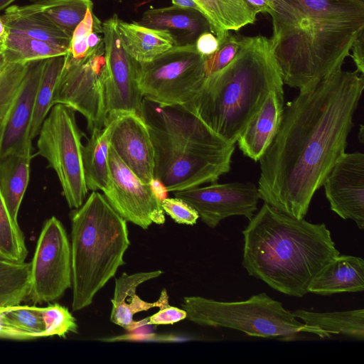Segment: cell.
<instances>
[{
  "label": "cell",
  "instance_id": "5b68a950",
  "mask_svg": "<svg viewBox=\"0 0 364 364\" xmlns=\"http://www.w3.org/2000/svg\"><path fill=\"white\" fill-rule=\"evenodd\" d=\"M142 118L154 149V179L166 192L215 183L230 170V144L181 106L144 98Z\"/></svg>",
  "mask_w": 364,
  "mask_h": 364
},
{
  "label": "cell",
  "instance_id": "8992f818",
  "mask_svg": "<svg viewBox=\"0 0 364 364\" xmlns=\"http://www.w3.org/2000/svg\"><path fill=\"white\" fill-rule=\"evenodd\" d=\"M70 220L72 309L79 311L124 264L130 241L127 221L97 191L72 210Z\"/></svg>",
  "mask_w": 364,
  "mask_h": 364
},
{
  "label": "cell",
  "instance_id": "bcb514c9",
  "mask_svg": "<svg viewBox=\"0 0 364 364\" xmlns=\"http://www.w3.org/2000/svg\"><path fill=\"white\" fill-rule=\"evenodd\" d=\"M31 1H33L35 3V2H41V1H48V0H31Z\"/></svg>",
  "mask_w": 364,
  "mask_h": 364
},
{
  "label": "cell",
  "instance_id": "ffe728a7",
  "mask_svg": "<svg viewBox=\"0 0 364 364\" xmlns=\"http://www.w3.org/2000/svg\"><path fill=\"white\" fill-rule=\"evenodd\" d=\"M364 290V260L353 255H338L311 281L308 292L322 296Z\"/></svg>",
  "mask_w": 364,
  "mask_h": 364
},
{
  "label": "cell",
  "instance_id": "2e32d148",
  "mask_svg": "<svg viewBox=\"0 0 364 364\" xmlns=\"http://www.w3.org/2000/svg\"><path fill=\"white\" fill-rule=\"evenodd\" d=\"M43 62H28L18 91L0 124V159L11 154L31 153L30 129Z\"/></svg>",
  "mask_w": 364,
  "mask_h": 364
},
{
  "label": "cell",
  "instance_id": "836d02e7",
  "mask_svg": "<svg viewBox=\"0 0 364 364\" xmlns=\"http://www.w3.org/2000/svg\"><path fill=\"white\" fill-rule=\"evenodd\" d=\"M28 65V62H11L0 50V124L18 91Z\"/></svg>",
  "mask_w": 364,
  "mask_h": 364
},
{
  "label": "cell",
  "instance_id": "484cf974",
  "mask_svg": "<svg viewBox=\"0 0 364 364\" xmlns=\"http://www.w3.org/2000/svg\"><path fill=\"white\" fill-rule=\"evenodd\" d=\"M10 33L50 42L67 49L71 37L42 16L28 11L23 6H10L1 15Z\"/></svg>",
  "mask_w": 364,
  "mask_h": 364
},
{
  "label": "cell",
  "instance_id": "603a6c76",
  "mask_svg": "<svg viewBox=\"0 0 364 364\" xmlns=\"http://www.w3.org/2000/svg\"><path fill=\"white\" fill-rule=\"evenodd\" d=\"M207 19L220 43L230 31L255 23L257 13L245 0H192Z\"/></svg>",
  "mask_w": 364,
  "mask_h": 364
},
{
  "label": "cell",
  "instance_id": "f35d334b",
  "mask_svg": "<svg viewBox=\"0 0 364 364\" xmlns=\"http://www.w3.org/2000/svg\"><path fill=\"white\" fill-rule=\"evenodd\" d=\"M186 317L187 314L184 309L169 305L160 309L158 312L148 318L146 323L149 325L173 324L184 320Z\"/></svg>",
  "mask_w": 364,
  "mask_h": 364
},
{
  "label": "cell",
  "instance_id": "60d3db41",
  "mask_svg": "<svg viewBox=\"0 0 364 364\" xmlns=\"http://www.w3.org/2000/svg\"><path fill=\"white\" fill-rule=\"evenodd\" d=\"M350 50V56L356 66V70L360 73H364V33L361 34L353 43Z\"/></svg>",
  "mask_w": 364,
  "mask_h": 364
},
{
  "label": "cell",
  "instance_id": "ab89813d",
  "mask_svg": "<svg viewBox=\"0 0 364 364\" xmlns=\"http://www.w3.org/2000/svg\"><path fill=\"white\" fill-rule=\"evenodd\" d=\"M195 45L197 51L203 57H208L215 53L220 47V42L211 31L202 33L196 38Z\"/></svg>",
  "mask_w": 364,
  "mask_h": 364
},
{
  "label": "cell",
  "instance_id": "4316f807",
  "mask_svg": "<svg viewBox=\"0 0 364 364\" xmlns=\"http://www.w3.org/2000/svg\"><path fill=\"white\" fill-rule=\"evenodd\" d=\"M42 307L14 304L0 306V338L27 341L45 336Z\"/></svg>",
  "mask_w": 364,
  "mask_h": 364
},
{
  "label": "cell",
  "instance_id": "7dc6e473",
  "mask_svg": "<svg viewBox=\"0 0 364 364\" xmlns=\"http://www.w3.org/2000/svg\"><path fill=\"white\" fill-rule=\"evenodd\" d=\"M1 50V46H0V50Z\"/></svg>",
  "mask_w": 364,
  "mask_h": 364
},
{
  "label": "cell",
  "instance_id": "d6986e66",
  "mask_svg": "<svg viewBox=\"0 0 364 364\" xmlns=\"http://www.w3.org/2000/svg\"><path fill=\"white\" fill-rule=\"evenodd\" d=\"M161 270L137 272L127 274L126 272L115 279L113 297L111 299L112 310L110 321L127 330L138 327L133 321L134 316L139 312L152 308L159 309L169 306L168 296L166 289L161 292L159 298L154 302L142 300L136 293V288L142 283L157 278L162 274Z\"/></svg>",
  "mask_w": 364,
  "mask_h": 364
},
{
  "label": "cell",
  "instance_id": "7402d4cb",
  "mask_svg": "<svg viewBox=\"0 0 364 364\" xmlns=\"http://www.w3.org/2000/svg\"><path fill=\"white\" fill-rule=\"evenodd\" d=\"M138 23L153 28L180 31L186 43H195L202 33L210 31L205 16L198 10L176 5L151 8L145 11Z\"/></svg>",
  "mask_w": 364,
  "mask_h": 364
},
{
  "label": "cell",
  "instance_id": "5bb4252c",
  "mask_svg": "<svg viewBox=\"0 0 364 364\" xmlns=\"http://www.w3.org/2000/svg\"><path fill=\"white\" fill-rule=\"evenodd\" d=\"M173 194L191 205L210 228L230 216L241 215L250 220L257 210L259 199L258 188L252 182L213 183Z\"/></svg>",
  "mask_w": 364,
  "mask_h": 364
},
{
  "label": "cell",
  "instance_id": "1f68e13d",
  "mask_svg": "<svg viewBox=\"0 0 364 364\" xmlns=\"http://www.w3.org/2000/svg\"><path fill=\"white\" fill-rule=\"evenodd\" d=\"M31 283V262L0 259V306L26 301Z\"/></svg>",
  "mask_w": 364,
  "mask_h": 364
},
{
  "label": "cell",
  "instance_id": "7bdbcfd3",
  "mask_svg": "<svg viewBox=\"0 0 364 364\" xmlns=\"http://www.w3.org/2000/svg\"><path fill=\"white\" fill-rule=\"evenodd\" d=\"M171 1L173 5L183 6V7L192 8V9L199 11L198 7L196 6V4L192 0H171Z\"/></svg>",
  "mask_w": 364,
  "mask_h": 364
},
{
  "label": "cell",
  "instance_id": "9c48e42d",
  "mask_svg": "<svg viewBox=\"0 0 364 364\" xmlns=\"http://www.w3.org/2000/svg\"><path fill=\"white\" fill-rule=\"evenodd\" d=\"M205 78L204 57L195 43L177 45L147 63L136 62L143 97L162 105L186 107Z\"/></svg>",
  "mask_w": 364,
  "mask_h": 364
},
{
  "label": "cell",
  "instance_id": "277c9868",
  "mask_svg": "<svg viewBox=\"0 0 364 364\" xmlns=\"http://www.w3.org/2000/svg\"><path fill=\"white\" fill-rule=\"evenodd\" d=\"M283 85L270 38L241 36L233 59L207 77L184 108L228 143L235 144L269 92L284 90Z\"/></svg>",
  "mask_w": 364,
  "mask_h": 364
},
{
  "label": "cell",
  "instance_id": "3957f363",
  "mask_svg": "<svg viewBox=\"0 0 364 364\" xmlns=\"http://www.w3.org/2000/svg\"><path fill=\"white\" fill-rule=\"evenodd\" d=\"M242 233L248 274L291 296L306 294L316 274L340 255L324 223L293 218L266 203Z\"/></svg>",
  "mask_w": 364,
  "mask_h": 364
},
{
  "label": "cell",
  "instance_id": "cb8c5ba5",
  "mask_svg": "<svg viewBox=\"0 0 364 364\" xmlns=\"http://www.w3.org/2000/svg\"><path fill=\"white\" fill-rule=\"evenodd\" d=\"M112 117L108 115L102 129L91 132L90 138L82 146V163L88 190L103 191L109 183L108 153L112 129Z\"/></svg>",
  "mask_w": 364,
  "mask_h": 364
},
{
  "label": "cell",
  "instance_id": "9a60e30c",
  "mask_svg": "<svg viewBox=\"0 0 364 364\" xmlns=\"http://www.w3.org/2000/svg\"><path fill=\"white\" fill-rule=\"evenodd\" d=\"M330 208L344 220L364 228V154H345L335 163L323 183Z\"/></svg>",
  "mask_w": 364,
  "mask_h": 364
},
{
  "label": "cell",
  "instance_id": "8fae6325",
  "mask_svg": "<svg viewBox=\"0 0 364 364\" xmlns=\"http://www.w3.org/2000/svg\"><path fill=\"white\" fill-rule=\"evenodd\" d=\"M71 287L70 242L63 223L52 216L43 225L31 261L26 300L35 305L55 301Z\"/></svg>",
  "mask_w": 364,
  "mask_h": 364
},
{
  "label": "cell",
  "instance_id": "f1b7e54d",
  "mask_svg": "<svg viewBox=\"0 0 364 364\" xmlns=\"http://www.w3.org/2000/svg\"><path fill=\"white\" fill-rule=\"evenodd\" d=\"M65 58V55L44 60L31 124V141L37 137L43 121L53 106L54 93L64 66Z\"/></svg>",
  "mask_w": 364,
  "mask_h": 364
},
{
  "label": "cell",
  "instance_id": "83f0119b",
  "mask_svg": "<svg viewBox=\"0 0 364 364\" xmlns=\"http://www.w3.org/2000/svg\"><path fill=\"white\" fill-rule=\"evenodd\" d=\"M292 314L306 325L318 328L331 337L335 334L360 341L364 340L363 309L331 312H314L299 309Z\"/></svg>",
  "mask_w": 364,
  "mask_h": 364
},
{
  "label": "cell",
  "instance_id": "ee69618b",
  "mask_svg": "<svg viewBox=\"0 0 364 364\" xmlns=\"http://www.w3.org/2000/svg\"><path fill=\"white\" fill-rule=\"evenodd\" d=\"M7 33V28L6 27L5 23L0 16V39L3 38Z\"/></svg>",
  "mask_w": 364,
  "mask_h": 364
},
{
  "label": "cell",
  "instance_id": "f6af8a7d",
  "mask_svg": "<svg viewBox=\"0 0 364 364\" xmlns=\"http://www.w3.org/2000/svg\"><path fill=\"white\" fill-rule=\"evenodd\" d=\"M16 0H0V11L5 9Z\"/></svg>",
  "mask_w": 364,
  "mask_h": 364
},
{
  "label": "cell",
  "instance_id": "b9f144b4",
  "mask_svg": "<svg viewBox=\"0 0 364 364\" xmlns=\"http://www.w3.org/2000/svg\"><path fill=\"white\" fill-rule=\"evenodd\" d=\"M257 13H268L269 6L267 0H245Z\"/></svg>",
  "mask_w": 364,
  "mask_h": 364
},
{
  "label": "cell",
  "instance_id": "30bf717a",
  "mask_svg": "<svg viewBox=\"0 0 364 364\" xmlns=\"http://www.w3.org/2000/svg\"><path fill=\"white\" fill-rule=\"evenodd\" d=\"M105 64L104 42L80 60H74L67 53L54 93L53 105L62 104L80 112L86 119L90 132L103 128L107 118Z\"/></svg>",
  "mask_w": 364,
  "mask_h": 364
},
{
  "label": "cell",
  "instance_id": "6da1fadb",
  "mask_svg": "<svg viewBox=\"0 0 364 364\" xmlns=\"http://www.w3.org/2000/svg\"><path fill=\"white\" fill-rule=\"evenodd\" d=\"M364 89L357 70L340 69L284 107L279 128L259 159V199L297 219L345 154Z\"/></svg>",
  "mask_w": 364,
  "mask_h": 364
},
{
  "label": "cell",
  "instance_id": "4dcf8cb0",
  "mask_svg": "<svg viewBox=\"0 0 364 364\" xmlns=\"http://www.w3.org/2000/svg\"><path fill=\"white\" fill-rule=\"evenodd\" d=\"M1 49L11 62L28 63L65 55L68 49L42 40L10 33L0 39Z\"/></svg>",
  "mask_w": 364,
  "mask_h": 364
},
{
  "label": "cell",
  "instance_id": "ba28073f",
  "mask_svg": "<svg viewBox=\"0 0 364 364\" xmlns=\"http://www.w3.org/2000/svg\"><path fill=\"white\" fill-rule=\"evenodd\" d=\"M82 135L75 111L55 104L37 136V154L46 159L48 166L56 173L62 193L71 209L82 205L89 191L83 169Z\"/></svg>",
  "mask_w": 364,
  "mask_h": 364
},
{
  "label": "cell",
  "instance_id": "4fadbf2b",
  "mask_svg": "<svg viewBox=\"0 0 364 364\" xmlns=\"http://www.w3.org/2000/svg\"><path fill=\"white\" fill-rule=\"evenodd\" d=\"M114 14L102 23L105 64L104 91L107 116L134 112L142 117L144 97L138 87L136 62L125 50Z\"/></svg>",
  "mask_w": 364,
  "mask_h": 364
},
{
  "label": "cell",
  "instance_id": "8d00e7d4",
  "mask_svg": "<svg viewBox=\"0 0 364 364\" xmlns=\"http://www.w3.org/2000/svg\"><path fill=\"white\" fill-rule=\"evenodd\" d=\"M241 36L228 32L225 39L220 43L218 50L213 55L204 57V70L206 77L225 67L236 55Z\"/></svg>",
  "mask_w": 364,
  "mask_h": 364
},
{
  "label": "cell",
  "instance_id": "f546056e",
  "mask_svg": "<svg viewBox=\"0 0 364 364\" xmlns=\"http://www.w3.org/2000/svg\"><path fill=\"white\" fill-rule=\"evenodd\" d=\"M26 9L50 21L69 36L84 18L91 0H48L23 6Z\"/></svg>",
  "mask_w": 364,
  "mask_h": 364
},
{
  "label": "cell",
  "instance_id": "7c38bea8",
  "mask_svg": "<svg viewBox=\"0 0 364 364\" xmlns=\"http://www.w3.org/2000/svg\"><path fill=\"white\" fill-rule=\"evenodd\" d=\"M109 183L102 191L113 209L127 222L144 230L152 223L163 225L165 213L161 198L151 184L144 183L110 146Z\"/></svg>",
  "mask_w": 364,
  "mask_h": 364
},
{
  "label": "cell",
  "instance_id": "ac0fdd59",
  "mask_svg": "<svg viewBox=\"0 0 364 364\" xmlns=\"http://www.w3.org/2000/svg\"><path fill=\"white\" fill-rule=\"evenodd\" d=\"M284 90H273L239 135L236 142L242 154L258 161L272 142L281 122Z\"/></svg>",
  "mask_w": 364,
  "mask_h": 364
},
{
  "label": "cell",
  "instance_id": "7a4b0ae2",
  "mask_svg": "<svg viewBox=\"0 0 364 364\" xmlns=\"http://www.w3.org/2000/svg\"><path fill=\"white\" fill-rule=\"evenodd\" d=\"M283 83L303 92L341 69L364 31V0H267Z\"/></svg>",
  "mask_w": 364,
  "mask_h": 364
},
{
  "label": "cell",
  "instance_id": "e0dca14e",
  "mask_svg": "<svg viewBox=\"0 0 364 364\" xmlns=\"http://www.w3.org/2000/svg\"><path fill=\"white\" fill-rule=\"evenodd\" d=\"M112 117L110 146L123 162L145 183L154 179V149L148 126L134 112Z\"/></svg>",
  "mask_w": 364,
  "mask_h": 364
},
{
  "label": "cell",
  "instance_id": "44dd1931",
  "mask_svg": "<svg viewBox=\"0 0 364 364\" xmlns=\"http://www.w3.org/2000/svg\"><path fill=\"white\" fill-rule=\"evenodd\" d=\"M119 34L129 55L137 63H147L178 45L168 30L149 28L137 22L119 19Z\"/></svg>",
  "mask_w": 364,
  "mask_h": 364
},
{
  "label": "cell",
  "instance_id": "e575fe53",
  "mask_svg": "<svg viewBox=\"0 0 364 364\" xmlns=\"http://www.w3.org/2000/svg\"><path fill=\"white\" fill-rule=\"evenodd\" d=\"M42 314L46 337H65L70 333L77 332L76 319L67 307L58 303L50 304L42 307Z\"/></svg>",
  "mask_w": 364,
  "mask_h": 364
},
{
  "label": "cell",
  "instance_id": "52a82bcc",
  "mask_svg": "<svg viewBox=\"0 0 364 364\" xmlns=\"http://www.w3.org/2000/svg\"><path fill=\"white\" fill-rule=\"evenodd\" d=\"M181 306L187 314L186 318L196 324L237 330L250 336L283 341L296 340L303 334L331 338L318 328L299 321L282 302L266 293L240 301L185 296Z\"/></svg>",
  "mask_w": 364,
  "mask_h": 364
},
{
  "label": "cell",
  "instance_id": "d590c367",
  "mask_svg": "<svg viewBox=\"0 0 364 364\" xmlns=\"http://www.w3.org/2000/svg\"><path fill=\"white\" fill-rule=\"evenodd\" d=\"M92 32L102 34L103 28L100 20L93 12V8H89L71 36L70 48L67 53L73 59L80 60L87 55L89 52L87 38Z\"/></svg>",
  "mask_w": 364,
  "mask_h": 364
},
{
  "label": "cell",
  "instance_id": "d6a6232c",
  "mask_svg": "<svg viewBox=\"0 0 364 364\" xmlns=\"http://www.w3.org/2000/svg\"><path fill=\"white\" fill-rule=\"evenodd\" d=\"M28 253L24 234L11 218L0 191V259L22 263Z\"/></svg>",
  "mask_w": 364,
  "mask_h": 364
},
{
  "label": "cell",
  "instance_id": "d4e9b609",
  "mask_svg": "<svg viewBox=\"0 0 364 364\" xmlns=\"http://www.w3.org/2000/svg\"><path fill=\"white\" fill-rule=\"evenodd\" d=\"M31 159V153H24L11 154L0 159V191L16 222L29 182Z\"/></svg>",
  "mask_w": 364,
  "mask_h": 364
},
{
  "label": "cell",
  "instance_id": "74e56055",
  "mask_svg": "<svg viewBox=\"0 0 364 364\" xmlns=\"http://www.w3.org/2000/svg\"><path fill=\"white\" fill-rule=\"evenodd\" d=\"M161 203L164 213L177 223L193 225L199 218L198 212L181 198H164Z\"/></svg>",
  "mask_w": 364,
  "mask_h": 364
}]
</instances>
